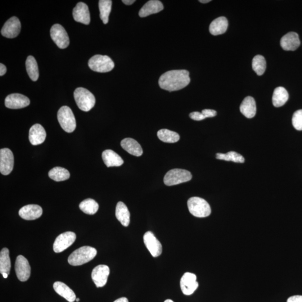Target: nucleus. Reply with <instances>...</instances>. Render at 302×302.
<instances>
[{
  "mask_svg": "<svg viewBox=\"0 0 302 302\" xmlns=\"http://www.w3.org/2000/svg\"><path fill=\"white\" fill-rule=\"evenodd\" d=\"M29 99L20 94H12L9 95L6 99L4 103L9 109H19L29 105Z\"/></svg>",
  "mask_w": 302,
  "mask_h": 302,
  "instance_id": "nucleus-14",
  "label": "nucleus"
},
{
  "mask_svg": "<svg viewBox=\"0 0 302 302\" xmlns=\"http://www.w3.org/2000/svg\"><path fill=\"white\" fill-rule=\"evenodd\" d=\"M157 137L162 142L173 143L179 141V134L169 129H162L158 131Z\"/></svg>",
  "mask_w": 302,
  "mask_h": 302,
  "instance_id": "nucleus-33",
  "label": "nucleus"
},
{
  "mask_svg": "<svg viewBox=\"0 0 302 302\" xmlns=\"http://www.w3.org/2000/svg\"><path fill=\"white\" fill-rule=\"evenodd\" d=\"M189 116L191 117V119L197 121H200L205 119L204 115L201 112L198 111L191 112Z\"/></svg>",
  "mask_w": 302,
  "mask_h": 302,
  "instance_id": "nucleus-38",
  "label": "nucleus"
},
{
  "mask_svg": "<svg viewBox=\"0 0 302 302\" xmlns=\"http://www.w3.org/2000/svg\"><path fill=\"white\" fill-rule=\"evenodd\" d=\"M74 95L76 104L81 110L89 111L96 104V98L87 89L83 88H77Z\"/></svg>",
  "mask_w": 302,
  "mask_h": 302,
  "instance_id": "nucleus-3",
  "label": "nucleus"
},
{
  "mask_svg": "<svg viewBox=\"0 0 302 302\" xmlns=\"http://www.w3.org/2000/svg\"><path fill=\"white\" fill-rule=\"evenodd\" d=\"M252 69L255 72L257 75L261 76L265 73L266 67H267V63L265 58L261 55L255 56L252 60Z\"/></svg>",
  "mask_w": 302,
  "mask_h": 302,
  "instance_id": "nucleus-36",
  "label": "nucleus"
},
{
  "mask_svg": "<svg viewBox=\"0 0 302 302\" xmlns=\"http://www.w3.org/2000/svg\"><path fill=\"white\" fill-rule=\"evenodd\" d=\"M198 286L199 284L197 282V276L195 274L186 273L180 280V287L185 295H192L197 290Z\"/></svg>",
  "mask_w": 302,
  "mask_h": 302,
  "instance_id": "nucleus-11",
  "label": "nucleus"
},
{
  "mask_svg": "<svg viewBox=\"0 0 302 302\" xmlns=\"http://www.w3.org/2000/svg\"><path fill=\"white\" fill-rule=\"evenodd\" d=\"M57 118L61 127L65 132L72 133L76 127V122L73 111L69 106L60 108L57 113Z\"/></svg>",
  "mask_w": 302,
  "mask_h": 302,
  "instance_id": "nucleus-5",
  "label": "nucleus"
},
{
  "mask_svg": "<svg viewBox=\"0 0 302 302\" xmlns=\"http://www.w3.org/2000/svg\"><path fill=\"white\" fill-rule=\"evenodd\" d=\"M2 276H3V277L4 278H5V279H6V278H7V277H8V274H6V273H3V274H2Z\"/></svg>",
  "mask_w": 302,
  "mask_h": 302,
  "instance_id": "nucleus-45",
  "label": "nucleus"
},
{
  "mask_svg": "<svg viewBox=\"0 0 302 302\" xmlns=\"http://www.w3.org/2000/svg\"><path fill=\"white\" fill-rule=\"evenodd\" d=\"M301 44L298 34L295 32H290L284 35L281 40V46L284 50L294 51L298 48Z\"/></svg>",
  "mask_w": 302,
  "mask_h": 302,
  "instance_id": "nucleus-20",
  "label": "nucleus"
},
{
  "mask_svg": "<svg viewBox=\"0 0 302 302\" xmlns=\"http://www.w3.org/2000/svg\"><path fill=\"white\" fill-rule=\"evenodd\" d=\"M130 212L124 202L119 201L116 206L115 216L124 227H128L130 223Z\"/></svg>",
  "mask_w": 302,
  "mask_h": 302,
  "instance_id": "nucleus-27",
  "label": "nucleus"
},
{
  "mask_svg": "<svg viewBox=\"0 0 302 302\" xmlns=\"http://www.w3.org/2000/svg\"><path fill=\"white\" fill-rule=\"evenodd\" d=\"M228 26V22L226 17H218L211 22L209 26L210 33L213 35L224 34L227 31Z\"/></svg>",
  "mask_w": 302,
  "mask_h": 302,
  "instance_id": "nucleus-26",
  "label": "nucleus"
},
{
  "mask_svg": "<svg viewBox=\"0 0 302 302\" xmlns=\"http://www.w3.org/2000/svg\"><path fill=\"white\" fill-rule=\"evenodd\" d=\"M97 250L90 246H83L77 249L69 257L68 262L73 266H80L92 261L97 256Z\"/></svg>",
  "mask_w": 302,
  "mask_h": 302,
  "instance_id": "nucleus-2",
  "label": "nucleus"
},
{
  "mask_svg": "<svg viewBox=\"0 0 302 302\" xmlns=\"http://www.w3.org/2000/svg\"><path fill=\"white\" fill-rule=\"evenodd\" d=\"M76 235L74 232H66L58 236L53 244V250L56 253L65 251L75 242Z\"/></svg>",
  "mask_w": 302,
  "mask_h": 302,
  "instance_id": "nucleus-9",
  "label": "nucleus"
},
{
  "mask_svg": "<svg viewBox=\"0 0 302 302\" xmlns=\"http://www.w3.org/2000/svg\"><path fill=\"white\" fill-rule=\"evenodd\" d=\"M292 124L295 128L298 130H302V110L296 111L292 118Z\"/></svg>",
  "mask_w": 302,
  "mask_h": 302,
  "instance_id": "nucleus-37",
  "label": "nucleus"
},
{
  "mask_svg": "<svg viewBox=\"0 0 302 302\" xmlns=\"http://www.w3.org/2000/svg\"><path fill=\"white\" fill-rule=\"evenodd\" d=\"M19 214L20 217L25 220H35L41 217L43 209L42 207L38 205L29 204L22 207Z\"/></svg>",
  "mask_w": 302,
  "mask_h": 302,
  "instance_id": "nucleus-17",
  "label": "nucleus"
},
{
  "mask_svg": "<svg viewBox=\"0 0 302 302\" xmlns=\"http://www.w3.org/2000/svg\"><path fill=\"white\" fill-rule=\"evenodd\" d=\"M210 1V0H201V1H200V2L203 3H208Z\"/></svg>",
  "mask_w": 302,
  "mask_h": 302,
  "instance_id": "nucleus-44",
  "label": "nucleus"
},
{
  "mask_svg": "<svg viewBox=\"0 0 302 302\" xmlns=\"http://www.w3.org/2000/svg\"><path fill=\"white\" fill-rule=\"evenodd\" d=\"M79 208L85 214L93 215L97 212L99 209V204L94 200L87 199L81 202Z\"/></svg>",
  "mask_w": 302,
  "mask_h": 302,
  "instance_id": "nucleus-34",
  "label": "nucleus"
},
{
  "mask_svg": "<svg viewBox=\"0 0 302 302\" xmlns=\"http://www.w3.org/2000/svg\"><path fill=\"white\" fill-rule=\"evenodd\" d=\"M163 4L158 0H151L145 3L139 12V16L145 17L152 14H154L163 10Z\"/></svg>",
  "mask_w": 302,
  "mask_h": 302,
  "instance_id": "nucleus-21",
  "label": "nucleus"
},
{
  "mask_svg": "<svg viewBox=\"0 0 302 302\" xmlns=\"http://www.w3.org/2000/svg\"><path fill=\"white\" fill-rule=\"evenodd\" d=\"M11 269V261L9 256V250L7 248H3L0 252V273L1 274H10Z\"/></svg>",
  "mask_w": 302,
  "mask_h": 302,
  "instance_id": "nucleus-31",
  "label": "nucleus"
},
{
  "mask_svg": "<svg viewBox=\"0 0 302 302\" xmlns=\"http://www.w3.org/2000/svg\"><path fill=\"white\" fill-rule=\"evenodd\" d=\"M53 288L57 294L59 295L70 302H74L76 300V295L74 292L65 283L56 282L54 283Z\"/></svg>",
  "mask_w": 302,
  "mask_h": 302,
  "instance_id": "nucleus-25",
  "label": "nucleus"
},
{
  "mask_svg": "<svg viewBox=\"0 0 302 302\" xmlns=\"http://www.w3.org/2000/svg\"><path fill=\"white\" fill-rule=\"evenodd\" d=\"M287 302H302V296H294L290 297Z\"/></svg>",
  "mask_w": 302,
  "mask_h": 302,
  "instance_id": "nucleus-40",
  "label": "nucleus"
},
{
  "mask_svg": "<svg viewBox=\"0 0 302 302\" xmlns=\"http://www.w3.org/2000/svg\"><path fill=\"white\" fill-rule=\"evenodd\" d=\"M241 113L247 118H252L256 115V106L255 99L251 97L244 99L240 105Z\"/></svg>",
  "mask_w": 302,
  "mask_h": 302,
  "instance_id": "nucleus-24",
  "label": "nucleus"
},
{
  "mask_svg": "<svg viewBox=\"0 0 302 302\" xmlns=\"http://www.w3.org/2000/svg\"><path fill=\"white\" fill-rule=\"evenodd\" d=\"M188 207L190 213L198 218L208 217L211 208L208 202L200 197H192L188 201Z\"/></svg>",
  "mask_w": 302,
  "mask_h": 302,
  "instance_id": "nucleus-4",
  "label": "nucleus"
},
{
  "mask_svg": "<svg viewBox=\"0 0 302 302\" xmlns=\"http://www.w3.org/2000/svg\"><path fill=\"white\" fill-rule=\"evenodd\" d=\"M50 33L52 39L58 47L61 49L68 47L70 44V38L64 27L58 24L53 25Z\"/></svg>",
  "mask_w": 302,
  "mask_h": 302,
  "instance_id": "nucleus-8",
  "label": "nucleus"
},
{
  "mask_svg": "<svg viewBox=\"0 0 302 302\" xmlns=\"http://www.w3.org/2000/svg\"><path fill=\"white\" fill-rule=\"evenodd\" d=\"M143 241L153 257L156 258L161 255L162 252L161 243L152 232L148 231L144 234Z\"/></svg>",
  "mask_w": 302,
  "mask_h": 302,
  "instance_id": "nucleus-16",
  "label": "nucleus"
},
{
  "mask_svg": "<svg viewBox=\"0 0 302 302\" xmlns=\"http://www.w3.org/2000/svg\"><path fill=\"white\" fill-rule=\"evenodd\" d=\"M112 1L111 0H101L99 2L100 10L101 19L103 23L106 24L109 22V17L111 10Z\"/></svg>",
  "mask_w": 302,
  "mask_h": 302,
  "instance_id": "nucleus-32",
  "label": "nucleus"
},
{
  "mask_svg": "<svg viewBox=\"0 0 302 302\" xmlns=\"http://www.w3.org/2000/svg\"><path fill=\"white\" fill-rule=\"evenodd\" d=\"M7 69L5 66L2 64H0V76H2L6 74Z\"/></svg>",
  "mask_w": 302,
  "mask_h": 302,
  "instance_id": "nucleus-41",
  "label": "nucleus"
},
{
  "mask_svg": "<svg viewBox=\"0 0 302 302\" xmlns=\"http://www.w3.org/2000/svg\"><path fill=\"white\" fill-rule=\"evenodd\" d=\"M76 301L77 302H79L80 301V299H76Z\"/></svg>",
  "mask_w": 302,
  "mask_h": 302,
  "instance_id": "nucleus-47",
  "label": "nucleus"
},
{
  "mask_svg": "<svg viewBox=\"0 0 302 302\" xmlns=\"http://www.w3.org/2000/svg\"><path fill=\"white\" fill-rule=\"evenodd\" d=\"M46 132L42 126L35 124L29 130V139L31 145L37 146L43 143L46 138Z\"/></svg>",
  "mask_w": 302,
  "mask_h": 302,
  "instance_id": "nucleus-19",
  "label": "nucleus"
},
{
  "mask_svg": "<svg viewBox=\"0 0 302 302\" xmlns=\"http://www.w3.org/2000/svg\"><path fill=\"white\" fill-rule=\"evenodd\" d=\"M122 2L124 4H127V5H130V4H132L136 1L135 0H123Z\"/></svg>",
  "mask_w": 302,
  "mask_h": 302,
  "instance_id": "nucleus-42",
  "label": "nucleus"
},
{
  "mask_svg": "<svg viewBox=\"0 0 302 302\" xmlns=\"http://www.w3.org/2000/svg\"><path fill=\"white\" fill-rule=\"evenodd\" d=\"M102 158L107 168L120 166L124 163V161L121 157L114 151L111 150L103 151L102 153Z\"/></svg>",
  "mask_w": 302,
  "mask_h": 302,
  "instance_id": "nucleus-23",
  "label": "nucleus"
},
{
  "mask_svg": "<svg viewBox=\"0 0 302 302\" xmlns=\"http://www.w3.org/2000/svg\"><path fill=\"white\" fill-rule=\"evenodd\" d=\"M15 269L18 279L21 282H26L30 276L31 268L28 260L22 255L17 257Z\"/></svg>",
  "mask_w": 302,
  "mask_h": 302,
  "instance_id": "nucleus-12",
  "label": "nucleus"
},
{
  "mask_svg": "<svg viewBox=\"0 0 302 302\" xmlns=\"http://www.w3.org/2000/svg\"><path fill=\"white\" fill-rule=\"evenodd\" d=\"M74 20L85 25H89L90 22V14L89 7L84 2H79L73 10Z\"/></svg>",
  "mask_w": 302,
  "mask_h": 302,
  "instance_id": "nucleus-18",
  "label": "nucleus"
},
{
  "mask_svg": "<svg viewBox=\"0 0 302 302\" xmlns=\"http://www.w3.org/2000/svg\"><path fill=\"white\" fill-rule=\"evenodd\" d=\"M49 177L57 182L65 181L70 177V174L68 170L61 167H56L49 171Z\"/></svg>",
  "mask_w": 302,
  "mask_h": 302,
  "instance_id": "nucleus-29",
  "label": "nucleus"
},
{
  "mask_svg": "<svg viewBox=\"0 0 302 302\" xmlns=\"http://www.w3.org/2000/svg\"><path fill=\"white\" fill-rule=\"evenodd\" d=\"M114 302H129L128 300L125 297H122V298L116 300Z\"/></svg>",
  "mask_w": 302,
  "mask_h": 302,
  "instance_id": "nucleus-43",
  "label": "nucleus"
},
{
  "mask_svg": "<svg viewBox=\"0 0 302 302\" xmlns=\"http://www.w3.org/2000/svg\"><path fill=\"white\" fill-rule=\"evenodd\" d=\"M191 82L189 71L172 70L162 74L159 81L160 87L167 91H178L187 87Z\"/></svg>",
  "mask_w": 302,
  "mask_h": 302,
  "instance_id": "nucleus-1",
  "label": "nucleus"
},
{
  "mask_svg": "<svg viewBox=\"0 0 302 302\" xmlns=\"http://www.w3.org/2000/svg\"><path fill=\"white\" fill-rule=\"evenodd\" d=\"M21 30V23L19 19L13 16L4 23L1 31L3 37L7 38H14L19 34Z\"/></svg>",
  "mask_w": 302,
  "mask_h": 302,
  "instance_id": "nucleus-13",
  "label": "nucleus"
},
{
  "mask_svg": "<svg viewBox=\"0 0 302 302\" xmlns=\"http://www.w3.org/2000/svg\"><path fill=\"white\" fill-rule=\"evenodd\" d=\"M201 113L204 115L205 118H212V117H214L215 116L217 115V111L211 109L202 110Z\"/></svg>",
  "mask_w": 302,
  "mask_h": 302,
  "instance_id": "nucleus-39",
  "label": "nucleus"
},
{
  "mask_svg": "<svg viewBox=\"0 0 302 302\" xmlns=\"http://www.w3.org/2000/svg\"><path fill=\"white\" fill-rule=\"evenodd\" d=\"M216 159L220 160L232 161L236 162V163H243L245 162L244 157L234 151H230L227 153H218L216 154Z\"/></svg>",
  "mask_w": 302,
  "mask_h": 302,
  "instance_id": "nucleus-35",
  "label": "nucleus"
},
{
  "mask_svg": "<svg viewBox=\"0 0 302 302\" xmlns=\"http://www.w3.org/2000/svg\"><path fill=\"white\" fill-rule=\"evenodd\" d=\"M164 302H174L171 300H166Z\"/></svg>",
  "mask_w": 302,
  "mask_h": 302,
  "instance_id": "nucleus-46",
  "label": "nucleus"
},
{
  "mask_svg": "<svg viewBox=\"0 0 302 302\" xmlns=\"http://www.w3.org/2000/svg\"><path fill=\"white\" fill-rule=\"evenodd\" d=\"M192 179V175L189 171L175 169L170 170L166 173L164 182L167 186H173L190 181Z\"/></svg>",
  "mask_w": 302,
  "mask_h": 302,
  "instance_id": "nucleus-7",
  "label": "nucleus"
},
{
  "mask_svg": "<svg viewBox=\"0 0 302 302\" xmlns=\"http://www.w3.org/2000/svg\"><path fill=\"white\" fill-rule=\"evenodd\" d=\"M109 274L110 269L105 265H99L93 269L92 277L97 288L106 285Z\"/></svg>",
  "mask_w": 302,
  "mask_h": 302,
  "instance_id": "nucleus-15",
  "label": "nucleus"
},
{
  "mask_svg": "<svg viewBox=\"0 0 302 302\" xmlns=\"http://www.w3.org/2000/svg\"><path fill=\"white\" fill-rule=\"evenodd\" d=\"M289 99L287 90L283 87H278L274 90L272 98L273 103L275 107H281L285 104Z\"/></svg>",
  "mask_w": 302,
  "mask_h": 302,
  "instance_id": "nucleus-28",
  "label": "nucleus"
},
{
  "mask_svg": "<svg viewBox=\"0 0 302 302\" xmlns=\"http://www.w3.org/2000/svg\"><path fill=\"white\" fill-rule=\"evenodd\" d=\"M14 164V157L12 151L8 148L0 150V172L3 175L11 173Z\"/></svg>",
  "mask_w": 302,
  "mask_h": 302,
  "instance_id": "nucleus-10",
  "label": "nucleus"
},
{
  "mask_svg": "<svg viewBox=\"0 0 302 302\" xmlns=\"http://www.w3.org/2000/svg\"><path fill=\"white\" fill-rule=\"evenodd\" d=\"M26 69L31 80L33 81H37L39 78L38 66L34 57L29 56L27 58Z\"/></svg>",
  "mask_w": 302,
  "mask_h": 302,
  "instance_id": "nucleus-30",
  "label": "nucleus"
},
{
  "mask_svg": "<svg viewBox=\"0 0 302 302\" xmlns=\"http://www.w3.org/2000/svg\"><path fill=\"white\" fill-rule=\"evenodd\" d=\"M90 69L97 73H105L114 68V63L107 56L96 55L90 58L88 62Z\"/></svg>",
  "mask_w": 302,
  "mask_h": 302,
  "instance_id": "nucleus-6",
  "label": "nucleus"
},
{
  "mask_svg": "<svg viewBox=\"0 0 302 302\" xmlns=\"http://www.w3.org/2000/svg\"><path fill=\"white\" fill-rule=\"evenodd\" d=\"M120 145L121 147L130 155L139 157L143 154V150L140 144L133 138L124 139L121 141Z\"/></svg>",
  "mask_w": 302,
  "mask_h": 302,
  "instance_id": "nucleus-22",
  "label": "nucleus"
}]
</instances>
